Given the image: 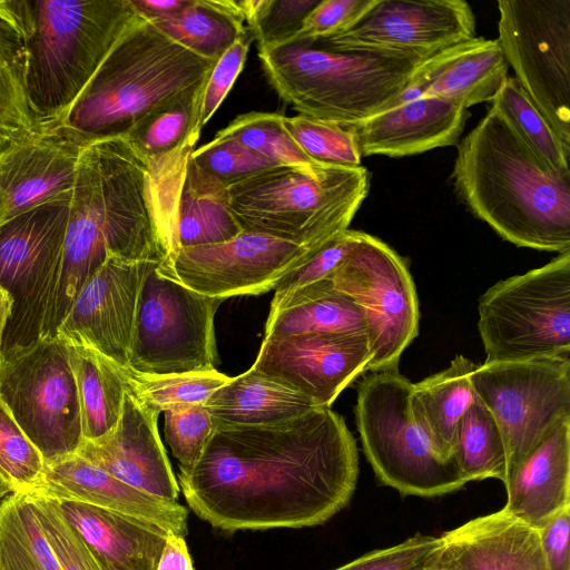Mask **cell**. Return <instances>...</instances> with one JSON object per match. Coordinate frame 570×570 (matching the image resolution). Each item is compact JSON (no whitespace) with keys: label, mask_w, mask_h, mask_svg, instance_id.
Returning a JSON list of instances; mask_svg holds the SVG:
<instances>
[{"label":"cell","mask_w":570,"mask_h":570,"mask_svg":"<svg viewBox=\"0 0 570 570\" xmlns=\"http://www.w3.org/2000/svg\"><path fill=\"white\" fill-rule=\"evenodd\" d=\"M357 476L344 419L317 406L284 422L214 429L177 482L198 518L235 532L323 524L348 504Z\"/></svg>","instance_id":"obj_1"},{"label":"cell","mask_w":570,"mask_h":570,"mask_svg":"<svg viewBox=\"0 0 570 570\" xmlns=\"http://www.w3.org/2000/svg\"><path fill=\"white\" fill-rule=\"evenodd\" d=\"M178 197L121 138L86 145L70 196L62 262L41 338H55L77 294L109 256L158 262L178 250Z\"/></svg>","instance_id":"obj_2"},{"label":"cell","mask_w":570,"mask_h":570,"mask_svg":"<svg viewBox=\"0 0 570 570\" xmlns=\"http://www.w3.org/2000/svg\"><path fill=\"white\" fill-rule=\"evenodd\" d=\"M452 179L466 208L504 240L570 250V173L544 165L495 111L458 144Z\"/></svg>","instance_id":"obj_3"},{"label":"cell","mask_w":570,"mask_h":570,"mask_svg":"<svg viewBox=\"0 0 570 570\" xmlns=\"http://www.w3.org/2000/svg\"><path fill=\"white\" fill-rule=\"evenodd\" d=\"M215 62L140 18L53 127L83 146L122 137L153 110L205 83Z\"/></svg>","instance_id":"obj_4"},{"label":"cell","mask_w":570,"mask_h":570,"mask_svg":"<svg viewBox=\"0 0 570 570\" xmlns=\"http://www.w3.org/2000/svg\"><path fill=\"white\" fill-rule=\"evenodd\" d=\"M22 31L26 86L42 129L56 126L121 36L130 0H7Z\"/></svg>","instance_id":"obj_5"},{"label":"cell","mask_w":570,"mask_h":570,"mask_svg":"<svg viewBox=\"0 0 570 570\" xmlns=\"http://www.w3.org/2000/svg\"><path fill=\"white\" fill-rule=\"evenodd\" d=\"M258 57L268 82L299 115L345 127L395 106L425 60L297 41L258 48Z\"/></svg>","instance_id":"obj_6"},{"label":"cell","mask_w":570,"mask_h":570,"mask_svg":"<svg viewBox=\"0 0 570 570\" xmlns=\"http://www.w3.org/2000/svg\"><path fill=\"white\" fill-rule=\"evenodd\" d=\"M363 166H277L227 188V205L243 232L318 247L348 229L367 196Z\"/></svg>","instance_id":"obj_7"},{"label":"cell","mask_w":570,"mask_h":570,"mask_svg":"<svg viewBox=\"0 0 570 570\" xmlns=\"http://www.w3.org/2000/svg\"><path fill=\"white\" fill-rule=\"evenodd\" d=\"M412 384L397 368L370 372L362 380L355 415L364 454L380 482L403 495L451 493L466 482L414 421Z\"/></svg>","instance_id":"obj_8"},{"label":"cell","mask_w":570,"mask_h":570,"mask_svg":"<svg viewBox=\"0 0 570 570\" xmlns=\"http://www.w3.org/2000/svg\"><path fill=\"white\" fill-rule=\"evenodd\" d=\"M478 311L485 362L570 360V250L495 283Z\"/></svg>","instance_id":"obj_9"},{"label":"cell","mask_w":570,"mask_h":570,"mask_svg":"<svg viewBox=\"0 0 570 570\" xmlns=\"http://www.w3.org/2000/svg\"><path fill=\"white\" fill-rule=\"evenodd\" d=\"M158 265L149 262L141 281L127 367L150 376L214 370V317L226 299L186 287Z\"/></svg>","instance_id":"obj_10"},{"label":"cell","mask_w":570,"mask_h":570,"mask_svg":"<svg viewBox=\"0 0 570 570\" xmlns=\"http://www.w3.org/2000/svg\"><path fill=\"white\" fill-rule=\"evenodd\" d=\"M70 197L0 223V286L12 299L3 355L41 338L59 281Z\"/></svg>","instance_id":"obj_11"},{"label":"cell","mask_w":570,"mask_h":570,"mask_svg":"<svg viewBox=\"0 0 570 570\" xmlns=\"http://www.w3.org/2000/svg\"><path fill=\"white\" fill-rule=\"evenodd\" d=\"M0 401L45 464L77 453L82 443L81 413L65 342L40 338L3 355Z\"/></svg>","instance_id":"obj_12"},{"label":"cell","mask_w":570,"mask_h":570,"mask_svg":"<svg viewBox=\"0 0 570 570\" xmlns=\"http://www.w3.org/2000/svg\"><path fill=\"white\" fill-rule=\"evenodd\" d=\"M498 42L515 80L570 153V0H499Z\"/></svg>","instance_id":"obj_13"},{"label":"cell","mask_w":570,"mask_h":570,"mask_svg":"<svg viewBox=\"0 0 570 570\" xmlns=\"http://www.w3.org/2000/svg\"><path fill=\"white\" fill-rule=\"evenodd\" d=\"M471 382L502 432L505 484L542 436L570 420V360L484 362L476 364Z\"/></svg>","instance_id":"obj_14"},{"label":"cell","mask_w":570,"mask_h":570,"mask_svg":"<svg viewBox=\"0 0 570 570\" xmlns=\"http://www.w3.org/2000/svg\"><path fill=\"white\" fill-rule=\"evenodd\" d=\"M330 279L364 312L373 353L366 372L396 370L403 351L419 333L420 320L405 261L381 239L358 232Z\"/></svg>","instance_id":"obj_15"},{"label":"cell","mask_w":570,"mask_h":570,"mask_svg":"<svg viewBox=\"0 0 570 570\" xmlns=\"http://www.w3.org/2000/svg\"><path fill=\"white\" fill-rule=\"evenodd\" d=\"M320 247L242 232L227 242L181 247L159 263L158 272L210 297L258 295L274 289Z\"/></svg>","instance_id":"obj_16"},{"label":"cell","mask_w":570,"mask_h":570,"mask_svg":"<svg viewBox=\"0 0 570 570\" xmlns=\"http://www.w3.org/2000/svg\"><path fill=\"white\" fill-rule=\"evenodd\" d=\"M473 38L474 13L463 0H379L346 32L311 45L334 51H386L428 59Z\"/></svg>","instance_id":"obj_17"},{"label":"cell","mask_w":570,"mask_h":570,"mask_svg":"<svg viewBox=\"0 0 570 570\" xmlns=\"http://www.w3.org/2000/svg\"><path fill=\"white\" fill-rule=\"evenodd\" d=\"M373 353L367 333H301L264 338L250 368L328 406Z\"/></svg>","instance_id":"obj_18"},{"label":"cell","mask_w":570,"mask_h":570,"mask_svg":"<svg viewBox=\"0 0 570 570\" xmlns=\"http://www.w3.org/2000/svg\"><path fill=\"white\" fill-rule=\"evenodd\" d=\"M148 264L109 256L80 288L56 337L67 345L92 348L127 367L139 289Z\"/></svg>","instance_id":"obj_19"},{"label":"cell","mask_w":570,"mask_h":570,"mask_svg":"<svg viewBox=\"0 0 570 570\" xmlns=\"http://www.w3.org/2000/svg\"><path fill=\"white\" fill-rule=\"evenodd\" d=\"M158 415L127 389L116 426L99 439L82 440L77 454L142 492L177 501L180 489L158 433Z\"/></svg>","instance_id":"obj_20"},{"label":"cell","mask_w":570,"mask_h":570,"mask_svg":"<svg viewBox=\"0 0 570 570\" xmlns=\"http://www.w3.org/2000/svg\"><path fill=\"white\" fill-rule=\"evenodd\" d=\"M53 127L0 155V223L39 205L70 197L83 149Z\"/></svg>","instance_id":"obj_21"},{"label":"cell","mask_w":570,"mask_h":570,"mask_svg":"<svg viewBox=\"0 0 570 570\" xmlns=\"http://www.w3.org/2000/svg\"><path fill=\"white\" fill-rule=\"evenodd\" d=\"M29 494L82 502L136 518L181 537L188 533V510L178 501L142 492L77 453L45 464L40 485Z\"/></svg>","instance_id":"obj_22"},{"label":"cell","mask_w":570,"mask_h":570,"mask_svg":"<svg viewBox=\"0 0 570 570\" xmlns=\"http://www.w3.org/2000/svg\"><path fill=\"white\" fill-rule=\"evenodd\" d=\"M425 570H548L539 532L503 509L444 532Z\"/></svg>","instance_id":"obj_23"},{"label":"cell","mask_w":570,"mask_h":570,"mask_svg":"<svg viewBox=\"0 0 570 570\" xmlns=\"http://www.w3.org/2000/svg\"><path fill=\"white\" fill-rule=\"evenodd\" d=\"M468 115L450 100L417 97L346 127L362 157H404L456 144Z\"/></svg>","instance_id":"obj_24"},{"label":"cell","mask_w":570,"mask_h":570,"mask_svg":"<svg viewBox=\"0 0 570 570\" xmlns=\"http://www.w3.org/2000/svg\"><path fill=\"white\" fill-rule=\"evenodd\" d=\"M508 70L498 40L475 37L425 59L397 104L439 97L468 109L491 101L509 76Z\"/></svg>","instance_id":"obj_25"},{"label":"cell","mask_w":570,"mask_h":570,"mask_svg":"<svg viewBox=\"0 0 570 570\" xmlns=\"http://www.w3.org/2000/svg\"><path fill=\"white\" fill-rule=\"evenodd\" d=\"M504 487L503 510L537 530L570 507V420L542 436Z\"/></svg>","instance_id":"obj_26"},{"label":"cell","mask_w":570,"mask_h":570,"mask_svg":"<svg viewBox=\"0 0 570 570\" xmlns=\"http://www.w3.org/2000/svg\"><path fill=\"white\" fill-rule=\"evenodd\" d=\"M205 83L153 110L121 137L157 184L175 196H179L187 160L200 135Z\"/></svg>","instance_id":"obj_27"},{"label":"cell","mask_w":570,"mask_h":570,"mask_svg":"<svg viewBox=\"0 0 570 570\" xmlns=\"http://www.w3.org/2000/svg\"><path fill=\"white\" fill-rule=\"evenodd\" d=\"M52 500L107 570H156L169 532L87 503Z\"/></svg>","instance_id":"obj_28"},{"label":"cell","mask_w":570,"mask_h":570,"mask_svg":"<svg viewBox=\"0 0 570 570\" xmlns=\"http://www.w3.org/2000/svg\"><path fill=\"white\" fill-rule=\"evenodd\" d=\"M204 405L214 429L284 422L317 407L309 397L253 368L232 377Z\"/></svg>","instance_id":"obj_29"},{"label":"cell","mask_w":570,"mask_h":570,"mask_svg":"<svg viewBox=\"0 0 570 570\" xmlns=\"http://www.w3.org/2000/svg\"><path fill=\"white\" fill-rule=\"evenodd\" d=\"M475 366L459 354L443 371L412 384V416L446 460L454 461L452 452L458 424L478 399L471 382Z\"/></svg>","instance_id":"obj_30"},{"label":"cell","mask_w":570,"mask_h":570,"mask_svg":"<svg viewBox=\"0 0 570 570\" xmlns=\"http://www.w3.org/2000/svg\"><path fill=\"white\" fill-rule=\"evenodd\" d=\"M366 323L362 308L326 278L292 293L271 306L265 337L301 333H360Z\"/></svg>","instance_id":"obj_31"},{"label":"cell","mask_w":570,"mask_h":570,"mask_svg":"<svg viewBox=\"0 0 570 570\" xmlns=\"http://www.w3.org/2000/svg\"><path fill=\"white\" fill-rule=\"evenodd\" d=\"M22 31L7 0H0V155L39 135L26 86Z\"/></svg>","instance_id":"obj_32"},{"label":"cell","mask_w":570,"mask_h":570,"mask_svg":"<svg viewBox=\"0 0 570 570\" xmlns=\"http://www.w3.org/2000/svg\"><path fill=\"white\" fill-rule=\"evenodd\" d=\"M242 232L227 205V187L188 158L177 205L178 249L227 242Z\"/></svg>","instance_id":"obj_33"},{"label":"cell","mask_w":570,"mask_h":570,"mask_svg":"<svg viewBox=\"0 0 570 570\" xmlns=\"http://www.w3.org/2000/svg\"><path fill=\"white\" fill-rule=\"evenodd\" d=\"M67 346L77 383L82 440H96L116 426L127 385L120 366L99 352Z\"/></svg>","instance_id":"obj_34"},{"label":"cell","mask_w":570,"mask_h":570,"mask_svg":"<svg viewBox=\"0 0 570 570\" xmlns=\"http://www.w3.org/2000/svg\"><path fill=\"white\" fill-rule=\"evenodd\" d=\"M238 1L193 0L178 16L151 22L195 55L217 61L247 31Z\"/></svg>","instance_id":"obj_35"},{"label":"cell","mask_w":570,"mask_h":570,"mask_svg":"<svg viewBox=\"0 0 570 570\" xmlns=\"http://www.w3.org/2000/svg\"><path fill=\"white\" fill-rule=\"evenodd\" d=\"M0 570H61L28 493L0 503Z\"/></svg>","instance_id":"obj_36"},{"label":"cell","mask_w":570,"mask_h":570,"mask_svg":"<svg viewBox=\"0 0 570 570\" xmlns=\"http://www.w3.org/2000/svg\"><path fill=\"white\" fill-rule=\"evenodd\" d=\"M452 456L463 480L507 476V451L502 432L489 409L479 400L460 420Z\"/></svg>","instance_id":"obj_37"},{"label":"cell","mask_w":570,"mask_h":570,"mask_svg":"<svg viewBox=\"0 0 570 570\" xmlns=\"http://www.w3.org/2000/svg\"><path fill=\"white\" fill-rule=\"evenodd\" d=\"M490 109L495 111L549 168L557 173H570V153L562 146L550 125L519 86L508 76L491 99Z\"/></svg>","instance_id":"obj_38"},{"label":"cell","mask_w":570,"mask_h":570,"mask_svg":"<svg viewBox=\"0 0 570 570\" xmlns=\"http://www.w3.org/2000/svg\"><path fill=\"white\" fill-rule=\"evenodd\" d=\"M120 370L132 395L157 413L178 406L204 405L215 391L232 379L216 368L155 376L141 375L128 367Z\"/></svg>","instance_id":"obj_39"},{"label":"cell","mask_w":570,"mask_h":570,"mask_svg":"<svg viewBox=\"0 0 570 570\" xmlns=\"http://www.w3.org/2000/svg\"><path fill=\"white\" fill-rule=\"evenodd\" d=\"M283 115L252 111L237 116L217 136L236 140L275 166L315 168L324 166L311 159L283 125Z\"/></svg>","instance_id":"obj_40"},{"label":"cell","mask_w":570,"mask_h":570,"mask_svg":"<svg viewBox=\"0 0 570 570\" xmlns=\"http://www.w3.org/2000/svg\"><path fill=\"white\" fill-rule=\"evenodd\" d=\"M283 125L314 161L340 167L361 166L362 156L348 127L304 115L284 116Z\"/></svg>","instance_id":"obj_41"},{"label":"cell","mask_w":570,"mask_h":570,"mask_svg":"<svg viewBox=\"0 0 570 570\" xmlns=\"http://www.w3.org/2000/svg\"><path fill=\"white\" fill-rule=\"evenodd\" d=\"M45 461L0 401V475L13 492L32 493L41 483Z\"/></svg>","instance_id":"obj_42"},{"label":"cell","mask_w":570,"mask_h":570,"mask_svg":"<svg viewBox=\"0 0 570 570\" xmlns=\"http://www.w3.org/2000/svg\"><path fill=\"white\" fill-rule=\"evenodd\" d=\"M189 158L205 175L227 188L277 167L236 140L217 135L212 141L193 150Z\"/></svg>","instance_id":"obj_43"},{"label":"cell","mask_w":570,"mask_h":570,"mask_svg":"<svg viewBox=\"0 0 570 570\" xmlns=\"http://www.w3.org/2000/svg\"><path fill=\"white\" fill-rule=\"evenodd\" d=\"M214 425L205 405L178 406L164 411V432L180 473L191 471L213 434Z\"/></svg>","instance_id":"obj_44"},{"label":"cell","mask_w":570,"mask_h":570,"mask_svg":"<svg viewBox=\"0 0 570 570\" xmlns=\"http://www.w3.org/2000/svg\"><path fill=\"white\" fill-rule=\"evenodd\" d=\"M45 537L61 570H107L50 498L30 494Z\"/></svg>","instance_id":"obj_45"},{"label":"cell","mask_w":570,"mask_h":570,"mask_svg":"<svg viewBox=\"0 0 570 570\" xmlns=\"http://www.w3.org/2000/svg\"><path fill=\"white\" fill-rule=\"evenodd\" d=\"M358 232L346 229L336 235L285 274L274 288L275 295L271 306L277 305L299 288L330 278L354 246Z\"/></svg>","instance_id":"obj_46"},{"label":"cell","mask_w":570,"mask_h":570,"mask_svg":"<svg viewBox=\"0 0 570 570\" xmlns=\"http://www.w3.org/2000/svg\"><path fill=\"white\" fill-rule=\"evenodd\" d=\"M377 1L321 0L304 19L299 30L284 42L314 43L344 33L358 23Z\"/></svg>","instance_id":"obj_47"},{"label":"cell","mask_w":570,"mask_h":570,"mask_svg":"<svg viewBox=\"0 0 570 570\" xmlns=\"http://www.w3.org/2000/svg\"><path fill=\"white\" fill-rule=\"evenodd\" d=\"M321 0H262L248 29L258 48L282 43L293 37Z\"/></svg>","instance_id":"obj_48"},{"label":"cell","mask_w":570,"mask_h":570,"mask_svg":"<svg viewBox=\"0 0 570 570\" xmlns=\"http://www.w3.org/2000/svg\"><path fill=\"white\" fill-rule=\"evenodd\" d=\"M440 546V537L415 534L405 541L372 551L335 570H425Z\"/></svg>","instance_id":"obj_49"},{"label":"cell","mask_w":570,"mask_h":570,"mask_svg":"<svg viewBox=\"0 0 570 570\" xmlns=\"http://www.w3.org/2000/svg\"><path fill=\"white\" fill-rule=\"evenodd\" d=\"M254 37L249 29L243 33L215 62L205 83L200 127L203 128L218 109L240 73Z\"/></svg>","instance_id":"obj_50"},{"label":"cell","mask_w":570,"mask_h":570,"mask_svg":"<svg viewBox=\"0 0 570 570\" xmlns=\"http://www.w3.org/2000/svg\"><path fill=\"white\" fill-rule=\"evenodd\" d=\"M570 507L538 530L548 570H570Z\"/></svg>","instance_id":"obj_51"},{"label":"cell","mask_w":570,"mask_h":570,"mask_svg":"<svg viewBox=\"0 0 570 570\" xmlns=\"http://www.w3.org/2000/svg\"><path fill=\"white\" fill-rule=\"evenodd\" d=\"M156 570H194L185 537L169 532Z\"/></svg>","instance_id":"obj_52"},{"label":"cell","mask_w":570,"mask_h":570,"mask_svg":"<svg viewBox=\"0 0 570 570\" xmlns=\"http://www.w3.org/2000/svg\"><path fill=\"white\" fill-rule=\"evenodd\" d=\"M193 0H130L142 19L155 22L167 20L181 13Z\"/></svg>","instance_id":"obj_53"},{"label":"cell","mask_w":570,"mask_h":570,"mask_svg":"<svg viewBox=\"0 0 570 570\" xmlns=\"http://www.w3.org/2000/svg\"><path fill=\"white\" fill-rule=\"evenodd\" d=\"M12 299L8 292L0 286V367L3 361V336L11 315Z\"/></svg>","instance_id":"obj_54"},{"label":"cell","mask_w":570,"mask_h":570,"mask_svg":"<svg viewBox=\"0 0 570 570\" xmlns=\"http://www.w3.org/2000/svg\"><path fill=\"white\" fill-rule=\"evenodd\" d=\"M12 492L11 487L0 475V503Z\"/></svg>","instance_id":"obj_55"}]
</instances>
